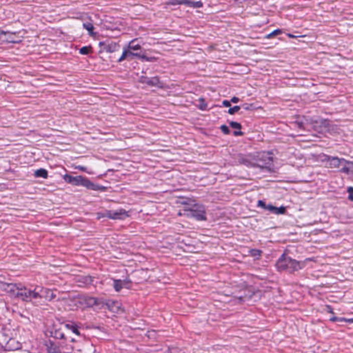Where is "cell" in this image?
<instances>
[{
    "mask_svg": "<svg viewBox=\"0 0 353 353\" xmlns=\"http://www.w3.org/2000/svg\"><path fill=\"white\" fill-rule=\"evenodd\" d=\"M242 164L249 167L258 168L268 172H276V158L271 151H260L243 154L239 158Z\"/></svg>",
    "mask_w": 353,
    "mask_h": 353,
    "instance_id": "cell-1",
    "label": "cell"
},
{
    "mask_svg": "<svg viewBox=\"0 0 353 353\" xmlns=\"http://www.w3.org/2000/svg\"><path fill=\"white\" fill-rule=\"evenodd\" d=\"M75 304L82 308H93L102 306L114 313L121 314L125 312L124 307L118 301L113 299H99L97 297L86 295H77L73 297Z\"/></svg>",
    "mask_w": 353,
    "mask_h": 353,
    "instance_id": "cell-2",
    "label": "cell"
},
{
    "mask_svg": "<svg viewBox=\"0 0 353 353\" xmlns=\"http://www.w3.org/2000/svg\"><path fill=\"white\" fill-rule=\"evenodd\" d=\"M297 125L299 128L305 129L309 127L310 131H313L320 135H325L326 134L335 132L336 126L329 119L321 118L319 117H305L302 116L297 120Z\"/></svg>",
    "mask_w": 353,
    "mask_h": 353,
    "instance_id": "cell-3",
    "label": "cell"
},
{
    "mask_svg": "<svg viewBox=\"0 0 353 353\" xmlns=\"http://www.w3.org/2000/svg\"><path fill=\"white\" fill-rule=\"evenodd\" d=\"M176 203L181 206L182 211L186 216L200 222L207 220V212L205 206L196 199L180 196L176 198Z\"/></svg>",
    "mask_w": 353,
    "mask_h": 353,
    "instance_id": "cell-4",
    "label": "cell"
},
{
    "mask_svg": "<svg viewBox=\"0 0 353 353\" xmlns=\"http://www.w3.org/2000/svg\"><path fill=\"white\" fill-rule=\"evenodd\" d=\"M288 248L284 250V253L277 259L275 263V268L279 273H295L306 267L308 263L313 261L312 259H306L304 261H298L292 258L289 255Z\"/></svg>",
    "mask_w": 353,
    "mask_h": 353,
    "instance_id": "cell-5",
    "label": "cell"
},
{
    "mask_svg": "<svg viewBox=\"0 0 353 353\" xmlns=\"http://www.w3.org/2000/svg\"><path fill=\"white\" fill-rule=\"evenodd\" d=\"M0 288L11 297L18 298L25 301H31L42 297V295L38 292L18 284L0 281Z\"/></svg>",
    "mask_w": 353,
    "mask_h": 353,
    "instance_id": "cell-6",
    "label": "cell"
},
{
    "mask_svg": "<svg viewBox=\"0 0 353 353\" xmlns=\"http://www.w3.org/2000/svg\"><path fill=\"white\" fill-rule=\"evenodd\" d=\"M319 162L324 163L325 165L332 168H340L341 172L346 174H352L353 165L351 161L337 157H330L321 154L314 158Z\"/></svg>",
    "mask_w": 353,
    "mask_h": 353,
    "instance_id": "cell-7",
    "label": "cell"
},
{
    "mask_svg": "<svg viewBox=\"0 0 353 353\" xmlns=\"http://www.w3.org/2000/svg\"><path fill=\"white\" fill-rule=\"evenodd\" d=\"M64 180L70 185L84 187L88 189V190L104 191L107 189V188L104 187V186L94 183L91 180H88V178L81 175L73 176L71 175V174H66L64 176Z\"/></svg>",
    "mask_w": 353,
    "mask_h": 353,
    "instance_id": "cell-8",
    "label": "cell"
},
{
    "mask_svg": "<svg viewBox=\"0 0 353 353\" xmlns=\"http://www.w3.org/2000/svg\"><path fill=\"white\" fill-rule=\"evenodd\" d=\"M129 55H131L132 56L135 57V58L141 59V60L146 61L152 60V58H148L145 55L141 46L138 44H133L132 41L130 42L129 47L124 50V52H123L122 55L119 59V62H122V61L126 60L127 57Z\"/></svg>",
    "mask_w": 353,
    "mask_h": 353,
    "instance_id": "cell-9",
    "label": "cell"
},
{
    "mask_svg": "<svg viewBox=\"0 0 353 353\" xmlns=\"http://www.w3.org/2000/svg\"><path fill=\"white\" fill-rule=\"evenodd\" d=\"M130 216L129 211L123 209L115 210V211H106L104 212L99 213L97 215L98 220L106 218L111 220L124 221L130 218Z\"/></svg>",
    "mask_w": 353,
    "mask_h": 353,
    "instance_id": "cell-10",
    "label": "cell"
},
{
    "mask_svg": "<svg viewBox=\"0 0 353 353\" xmlns=\"http://www.w3.org/2000/svg\"><path fill=\"white\" fill-rule=\"evenodd\" d=\"M257 206H258L259 207L262 208L263 209L266 210V211H269V212L276 215H284L286 212V207H275V206L271 205V204H266V202L262 201V200H259V201L257 202Z\"/></svg>",
    "mask_w": 353,
    "mask_h": 353,
    "instance_id": "cell-11",
    "label": "cell"
},
{
    "mask_svg": "<svg viewBox=\"0 0 353 353\" xmlns=\"http://www.w3.org/2000/svg\"><path fill=\"white\" fill-rule=\"evenodd\" d=\"M0 42H7V43L17 44L20 43V40L16 33L9 32L0 29Z\"/></svg>",
    "mask_w": 353,
    "mask_h": 353,
    "instance_id": "cell-12",
    "label": "cell"
},
{
    "mask_svg": "<svg viewBox=\"0 0 353 353\" xmlns=\"http://www.w3.org/2000/svg\"><path fill=\"white\" fill-rule=\"evenodd\" d=\"M167 5L172 6L184 5L193 9H200L203 7V4L201 2H194L191 1V0H171V1L167 3Z\"/></svg>",
    "mask_w": 353,
    "mask_h": 353,
    "instance_id": "cell-13",
    "label": "cell"
},
{
    "mask_svg": "<svg viewBox=\"0 0 353 353\" xmlns=\"http://www.w3.org/2000/svg\"><path fill=\"white\" fill-rule=\"evenodd\" d=\"M99 46L101 51H102V52L112 53L116 52L119 49L118 44L116 43L115 42L109 41V40L100 42Z\"/></svg>",
    "mask_w": 353,
    "mask_h": 353,
    "instance_id": "cell-14",
    "label": "cell"
},
{
    "mask_svg": "<svg viewBox=\"0 0 353 353\" xmlns=\"http://www.w3.org/2000/svg\"><path fill=\"white\" fill-rule=\"evenodd\" d=\"M132 281L128 277L123 280L113 279V288L117 292H121L124 288H130L132 286Z\"/></svg>",
    "mask_w": 353,
    "mask_h": 353,
    "instance_id": "cell-15",
    "label": "cell"
},
{
    "mask_svg": "<svg viewBox=\"0 0 353 353\" xmlns=\"http://www.w3.org/2000/svg\"><path fill=\"white\" fill-rule=\"evenodd\" d=\"M139 82L143 83V84H146V85L150 86H154V87H157L159 88H164L165 85L162 82L160 81L159 77H141L139 78Z\"/></svg>",
    "mask_w": 353,
    "mask_h": 353,
    "instance_id": "cell-16",
    "label": "cell"
},
{
    "mask_svg": "<svg viewBox=\"0 0 353 353\" xmlns=\"http://www.w3.org/2000/svg\"><path fill=\"white\" fill-rule=\"evenodd\" d=\"M248 253L255 260H258L262 257L263 252L261 250L253 248V249H250Z\"/></svg>",
    "mask_w": 353,
    "mask_h": 353,
    "instance_id": "cell-17",
    "label": "cell"
},
{
    "mask_svg": "<svg viewBox=\"0 0 353 353\" xmlns=\"http://www.w3.org/2000/svg\"><path fill=\"white\" fill-rule=\"evenodd\" d=\"M332 313V317L330 318V321H333V322H345L348 323H352V319H345V318L338 317L334 315L333 312Z\"/></svg>",
    "mask_w": 353,
    "mask_h": 353,
    "instance_id": "cell-18",
    "label": "cell"
},
{
    "mask_svg": "<svg viewBox=\"0 0 353 353\" xmlns=\"http://www.w3.org/2000/svg\"><path fill=\"white\" fill-rule=\"evenodd\" d=\"M34 175L36 178H44V179H47L49 173H48V171L46 169L40 168L35 172Z\"/></svg>",
    "mask_w": 353,
    "mask_h": 353,
    "instance_id": "cell-19",
    "label": "cell"
},
{
    "mask_svg": "<svg viewBox=\"0 0 353 353\" xmlns=\"http://www.w3.org/2000/svg\"><path fill=\"white\" fill-rule=\"evenodd\" d=\"M83 26H84V29L89 33V34L91 35V36L94 37L95 36V27H94V26L92 25V24L84 23Z\"/></svg>",
    "mask_w": 353,
    "mask_h": 353,
    "instance_id": "cell-20",
    "label": "cell"
},
{
    "mask_svg": "<svg viewBox=\"0 0 353 353\" xmlns=\"http://www.w3.org/2000/svg\"><path fill=\"white\" fill-rule=\"evenodd\" d=\"M282 34V31L280 29H276V30L273 31V32L269 33L268 36H266V39H273L275 38L276 37L280 36Z\"/></svg>",
    "mask_w": 353,
    "mask_h": 353,
    "instance_id": "cell-21",
    "label": "cell"
},
{
    "mask_svg": "<svg viewBox=\"0 0 353 353\" xmlns=\"http://www.w3.org/2000/svg\"><path fill=\"white\" fill-rule=\"evenodd\" d=\"M66 328L69 329V330H71L72 332H73V333L77 334V335H80V330H79V329L78 328H77L76 325L72 324H66Z\"/></svg>",
    "mask_w": 353,
    "mask_h": 353,
    "instance_id": "cell-22",
    "label": "cell"
},
{
    "mask_svg": "<svg viewBox=\"0 0 353 353\" xmlns=\"http://www.w3.org/2000/svg\"><path fill=\"white\" fill-rule=\"evenodd\" d=\"M92 48L91 47H84L80 49V53L82 55H87L91 53Z\"/></svg>",
    "mask_w": 353,
    "mask_h": 353,
    "instance_id": "cell-23",
    "label": "cell"
},
{
    "mask_svg": "<svg viewBox=\"0 0 353 353\" xmlns=\"http://www.w3.org/2000/svg\"><path fill=\"white\" fill-rule=\"evenodd\" d=\"M208 106V104L207 102H206L205 99L204 98H200V105H199V108H200V109H201L202 110H204L207 109Z\"/></svg>",
    "mask_w": 353,
    "mask_h": 353,
    "instance_id": "cell-24",
    "label": "cell"
},
{
    "mask_svg": "<svg viewBox=\"0 0 353 353\" xmlns=\"http://www.w3.org/2000/svg\"><path fill=\"white\" fill-rule=\"evenodd\" d=\"M230 126L232 127V128H234V129L240 130H242V126L240 123L236 122V121H232V122L230 123Z\"/></svg>",
    "mask_w": 353,
    "mask_h": 353,
    "instance_id": "cell-25",
    "label": "cell"
},
{
    "mask_svg": "<svg viewBox=\"0 0 353 353\" xmlns=\"http://www.w3.org/2000/svg\"><path fill=\"white\" fill-rule=\"evenodd\" d=\"M240 106H234V107L230 108V109L229 110V113L230 114V115H234L235 113H237V112L240 111Z\"/></svg>",
    "mask_w": 353,
    "mask_h": 353,
    "instance_id": "cell-26",
    "label": "cell"
},
{
    "mask_svg": "<svg viewBox=\"0 0 353 353\" xmlns=\"http://www.w3.org/2000/svg\"><path fill=\"white\" fill-rule=\"evenodd\" d=\"M221 130H222V132H223L224 134H225V135H229L230 134V130L229 128H228V126H226V125H222V126L220 127Z\"/></svg>",
    "mask_w": 353,
    "mask_h": 353,
    "instance_id": "cell-27",
    "label": "cell"
},
{
    "mask_svg": "<svg viewBox=\"0 0 353 353\" xmlns=\"http://www.w3.org/2000/svg\"><path fill=\"white\" fill-rule=\"evenodd\" d=\"M347 193H349L348 200L352 202V187H350L347 188Z\"/></svg>",
    "mask_w": 353,
    "mask_h": 353,
    "instance_id": "cell-28",
    "label": "cell"
},
{
    "mask_svg": "<svg viewBox=\"0 0 353 353\" xmlns=\"http://www.w3.org/2000/svg\"><path fill=\"white\" fill-rule=\"evenodd\" d=\"M223 105L224 106H226V107H231V103L228 100H224Z\"/></svg>",
    "mask_w": 353,
    "mask_h": 353,
    "instance_id": "cell-29",
    "label": "cell"
},
{
    "mask_svg": "<svg viewBox=\"0 0 353 353\" xmlns=\"http://www.w3.org/2000/svg\"><path fill=\"white\" fill-rule=\"evenodd\" d=\"M231 102L234 103V104H237V103L240 102V99L236 97H233L231 99Z\"/></svg>",
    "mask_w": 353,
    "mask_h": 353,
    "instance_id": "cell-30",
    "label": "cell"
},
{
    "mask_svg": "<svg viewBox=\"0 0 353 353\" xmlns=\"http://www.w3.org/2000/svg\"><path fill=\"white\" fill-rule=\"evenodd\" d=\"M234 135L235 136H242L244 135V132L241 131V130H237V131L234 132Z\"/></svg>",
    "mask_w": 353,
    "mask_h": 353,
    "instance_id": "cell-31",
    "label": "cell"
}]
</instances>
